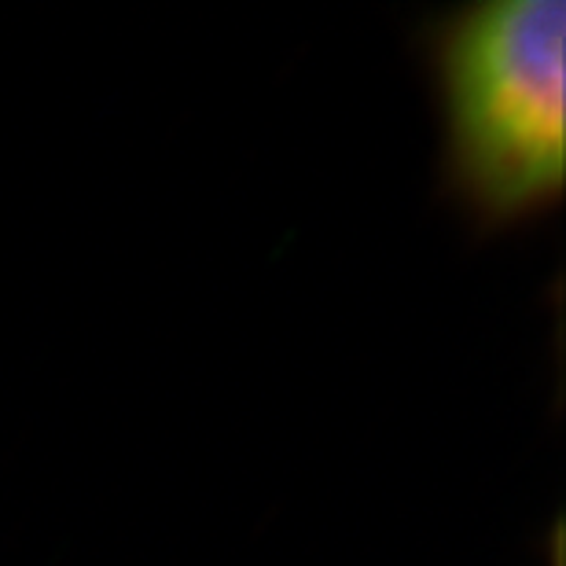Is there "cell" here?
Returning a JSON list of instances; mask_svg holds the SVG:
<instances>
[{
    "label": "cell",
    "instance_id": "cell-1",
    "mask_svg": "<svg viewBox=\"0 0 566 566\" xmlns=\"http://www.w3.org/2000/svg\"><path fill=\"white\" fill-rule=\"evenodd\" d=\"M446 144L441 180L479 229L559 199L566 0H474L423 22Z\"/></svg>",
    "mask_w": 566,
    "mask_h": 566
}]
</instances>
